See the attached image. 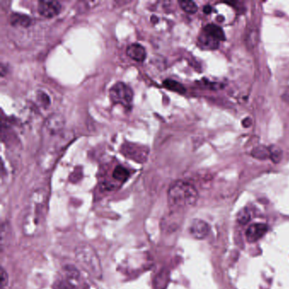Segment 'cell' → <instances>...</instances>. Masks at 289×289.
<instances>
[{"mask_svg": "<svg viewBox=\"0 0 289 289\" xmlns=\"http://www.w3.org/2000/svg\"><path fill=\"white\" fill-rule=\"evenodd\" d=\"M75 259L82 269L93 278H101L102 267L100 260L94 249L87 243H81L75 249Z\"/></svg>", "mask_w": 289, "mask_h": 289, "instance_id": "cell-2", "label": "cell"}, {"mask_svg": "<svg viewBox=\"0 0 289 289\" xmlns=\"http://www.w3.org/2000/svg\"><path fill=\"white\" fill-rule=\"evenodd\" d=\"M110 98L115 104H121L130 107L133 99V90L123 82H117L110 90Z\"/></svg>", "mask_w": 289, "mask_h": 289, "instance_id": "cell-4", "label": "cell"}, {"mask_svg": "<svg viewBox=\"0 0 289 289\" xmlns=\"http://www.w3.org/2000/svg\"><path fill=\"white\" fill-rule=\"evenodd\" d=\"M38 12L44 17L52 18L58 15L61 10V4L58 1H45L38 2Z\"/></svg>", "mask_w": 289, "mask_h": 289, "instance_id": "cell-5", "label": "cell"}, {"mask_svg": "<svg viewBox=\"0 0 289 289\" xmlns=\"http://www.w3.org/2000/svg\"><path fill=\"white\" fill-rule=\"evenodd\" d=\"M55 289H74V287L67 281H61L56 284Z\"/></svg>", "mask_w": 289, "mask_h": 289, "instance_id": "cell-17", "label": "cell"}, {"mask_svg": "<svg viewBox=\"0 0 289 289\" xmlns=\"http://www.w3.org/2000/svg\"><path fill=\"white\" fill-rule=\"evenodd\" d=\"M211 11V6H205V8H204V12L206 13V14H210Z\"/></svg>", "mask_w": 289, "mask_h": 289, "instance_id": "cell-19", "label": "cell"}, {"mask_svg": "<svg viewBox=\"0 0 289 289\" xmlns=\"http://www.w3.org/2000/svg\"><path fill=\"white\" fill-rule=\"evenodd\" d=\"M163 85L165 86L167 89L171 90L174 92H177L178 93H184L186 92L185 87L182 86V84L178 81H173V80H165L163 81Z\"/></svg>", "mask_w": 289, "mask_h": 289, "instance_id": "cell-12", "label": "cell"}, {"mask_svg": "<svg viewBox=\"0 0 289 289\" xmlns=\"http://www.w3.org/2000/svg\"><path fill=\"white\" fill-rule=\"evenodd\" d=\"M9 21L11 23L12 26H22V27H27L31 25V18L27 15H22V14H19V13H13L10 15V19Z\"/></svg>", "mask_w": 289, "mask_h": 289, "instance_id": "cell-10", "label": "cell"}, {"mask_svg": "<svg viewBox=\"0 0 289 289\" xmlns=\"http://www.w3.org/2000/svg\"><path fill=\"white\" fill-rule=\"evenodd\" d=\"M203 32L217 42L225 40V34L223 30L214 24H210L208 26H206L203 30Z\"/></svg>", "mask_w": 289, "mask_h": 289, "instance_id": "cell-9", "label": "cell"}, {"mask_svg": "<svg viewBox=\"0 0 289 289\" xmlns=\"http://www.w3.org/2000/svg\"><path fill=\"white\" fill-rule=\"evenodd\" d=\"M250 219H251V215L247 210H243V211H241L240 213L237 216V221L241 223V224H243V225L249 222Z\"/></svg>", "mask_w": 289, "mask_h": 289, "instance_id": "cell-16", "label": "cell"}, {"mask_svg": "<svg viewBox=\"0 0 289 289\" xmlns=\"http://www.w3.org/2000/svg\"><path fill=\"white\" fill-rule=\"evenodd\" d=\"M179 4L181 8L188 14H195L198 11V6L193 1L182 0V1H179Z\"/></svg>", "mask_w": 289, "mask_h": 289, "instance_id": "cell-14", "label": "cell"}, {"mask_svg": "<svg viewBox=\"0 0 289 289\" xmlns=\"http://www.w3.org/2000/svg\"><path fill=\"white\" fill-rule=\"evenodd\" d=\"M127 54L133 61L143 62L146 58V50L139 44H133L128 46Z\"/></svg>", "mask_w": 289, "mask_h": 289, "instance_id": "cell-8", "label": "cell"}, {"mask_svg": "<svg viewBox=\"0 0 289 289\" xmlns=\"http://www.w3.org/2000/svg\"><path fill=\"white\" fill-rule=\"evenodd\" d=\"M268 231V225L263 223H255L249 225L246 231V238L249 243H254L263 237Z\"/></svg>", "mask_w": 289, "mask_h": 289, "instance_id": "cell-6", "label": "cell"}, {"mask_svg": "<svg viewBox=\"0 0 289 289\" xmlns=\"http://www.w3.org/2000/svg\"><path fill=\"white\" fill-rule=\"evenodd\" d=\"M269 148L270 159H272V161L275 162V163L280 162L282 156H283V152L281 150V148L277 146H272Z\"/></svg>", "mask_w": 289, "mask_h": 289, "instance_id": "cell-15", "label": "cell"}, {"mask_svg": "<svg viewBox=\"0 0 289 289\" xmlns=\"http://www.w3.org/2000/svg\"><path fill=\"white\" fill-rule=\"evenodd\" d=\"M210 225L202 220H194L189 226V233L196 239H204L209 234Z\"/></svg>", "mask_w": 289, "mask_h": 289, "instance_id": "cell-7", "label": "cell"}, {"mask_svg": "<svg viewBox=\"0 0 289 289\" xmlns=\"http://www.w3.org/2000/svg\"><path fill=\"white\" fill-rule=\"evenodd\" d=\"M33 208L27 212L24 221V231L26 235H33L38 229L40 228L41 223L43 220V211H41L42 205L32 202Z\"/></svg>", "mask_w": 289, "mask_h": 289, "instance_id": "cell-3", "label": "cell"}, {"mask_svg": "<svg viewBox=\"0 0 289 289\" xmlns=\"http://www.w3.org/2000/svg\"><path fill=\"white\" fill-rule=\"evenodd\" d=\"M113 177L114 178L121 182H125L129 177V171L123 167L122 165L116 166V169L113 171Z\"/></svg>", "mask_w": 289, "mask_h": 289, "instance_id": "cell-13", "label": "cell"}, {"mask_svg": "<svg viewBox=\"0 0 289 289\" xmlns=\"http://www.w3.org/2000/svg\"><path fill=\"white\" fill-rule=\"evenodd\" d=\"M8 285V275L5 271L2 268L1 269V289H3Z\"/></svg>", "mask_w": 289, "mask_h": 289, "instance_id": "cell-18", "label": "cell"}, {"mask_svg": "<svg viewBox=\"0 0 289 289\" xmlns=\"http://www.w3.org/2000/svg\"><path fill=\"white\" fill-rule=\"evenodd\" d=\"M198 199L199 194L196 188L184 181L174 182L168 191L169 206L175 210H182L195 206Z\"/></svg>", "mask_w": 289, "mask_h": 289, "instance_id": "cell-1", "label": "cell"}, {"mask_svg": "<svg viewBox=\"0 0 289 289\" xmlns=\"http://www.w3.org/2000/svg\"><path fill=\"white\" fill-rule=\"evenodd\" d=\"M252 155L256 159H267V158H270V148L266 146H263V145H260V146H258L253 149Z\"/></svg>", "mask_w": 289, "mask_h": 289, "instance_id": "cell-11", "label": "cell"}]
</instances>
